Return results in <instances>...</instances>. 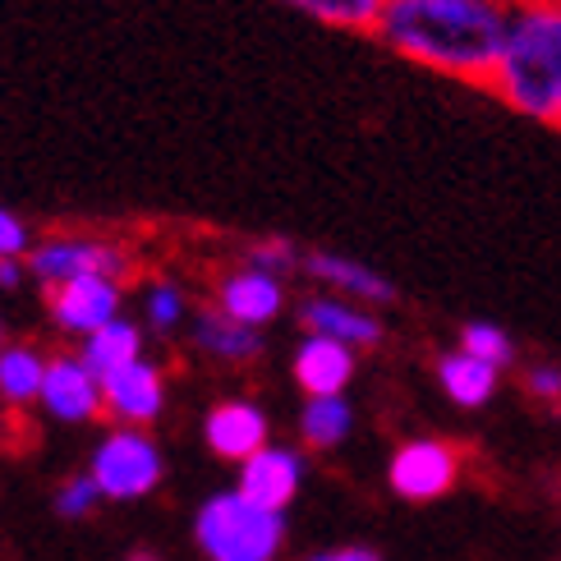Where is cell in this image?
Here are the masks:
<instances>
[{"instance_id":"cell-1","label":"cell","mask_w":561,"mask_h":561,"mask_svg":"<svg viewBox=\"0 0 561 561\" xmlns=\"http://www.w3.org/2000/svg\"><path fill=\"white\" fill-rule=\"evenodd\" d=\"M511 0H387L373 37L437 79L488 88L506 42Z\"/></svg>"},{"instance_id":"cell-2","label":"cell","mask_w":561,"mask_h":561,"mask_svg":"<svg viewBox=\"0 0 561 561\" xmlns=\"http://www.w3.org/2000/svg\"><path fill=\"white\" fill-rule=\"evenodd\" d=\"M488 92L525 121L561 129V0H511Z\"/></svg>"},{"instance_id":"cell-3","label":"cell","mask_w":561,"mask_h":561,"mask_svg":"<svg viewBox=\"0 0 561 561\" xmlns=\"http://www.w3.org/2000/svg\"><path fill=\"white\" fill-rule=\"evenodd\" d=\"M286 539V511L249 502L240 488H221L194 511V543L207 561H276Z\"/></svg>"},{"instance_id":"cell-4","label":"cell","mask_w":561,"mask_h":561,"mask_svg":"<svg viewBox=\"0 0 561 561\" xmlns=\"http://www.w3.org/2000/svg\"><path fill=\"white\" fill-rule=\"evenodd\" d=\"M88 474L98 479L106 502H144L167 479V456H161L157 437L148 428L111 424L98 447H92Z\"/></svg>"},{"instance_id":"cell-5","label":"cell","mask_w":561,"mask_h":561,"mask_svg":"<svg viewBox=\"0 0 561 561\" xmlns=\"http://www.w3.org/2000/svg\"><path fill=\"white\" fill-rule=\"evenodd\" d=\"M28 276L42 280L46 290L65 286V280H79V276L129 280L134 276V249L121 240H102V236H46L28 253Z\"/></svg>"},{"instance_id":"cell-6","label":"cell","mask_w":561,"mask_h":561,"mask_svg":"<svg viewBox=\"0 0 561 561\" xmlns=\"http://www.w3.org/2000/svg\"><path fill=\"white\" fill-rule=\"evenodd\" d=\"M460 447L447 437H410L387 460V483L401 502H437L460 483Z\"/></svg>"},{"instance_id":"cell-7","label":"cell","mask_w":561,"mask_h":561,"mask_svg":"<svg viewBox=\"0 0 561 561\" xmlns=\"http://www.w3.org/2000/svg\"><path fill=\"white\" fill-rule=\"evenodd\" d=\"M46 309H51L56 332L83 341L92 332H102L106 322L121 318V309H125V280H115V276L65 280V286L46 290Z\"/></svg>"},{"instance_id":"cell-8","label":"cell","mask_w":561,"mask_h":561,"mask_svg":"<svg viewBox=\"0 0 561 561\" xmlns=\"http://www.w3.org/2000/svg\"><path fill=\"white\" fill-rule=\"evenodd\" d=\"M167 368L157 359H134L125 368H115L111 378H102V405L111 424H125V428H152L161 410H167Z\"/></svg>"},{"instance_id":"cell-9","label":"cell","mask_w":561,"mask_h":561,"mask_svg":"<svg viewBox=\"0 0 561 561\" xmlns=\"http://www.w3.org/2000/svg\"><path fill=\"white\" fill-rule=\"evenodd\" d=\"M46 414L65 428H83L92 419H102V378L83 364V355H51L46 359V382H42V401Z\"/></svg>"},{"instance_id":"cell-10","label":"cell","mask_w":561,"mask_h":561,"mask_svg":"<svg viewBox=\"0 0 561 561\" xmlns=\"http://www.w3.org/2000/svg\"><path fill=\"white\" fill-rule=\"evenodd\" d=\"M203 442L217 460L244 465L249 456H259L272 442L267 410L259 401H249V396H226V401H217L203 414Z\"/></svg>"},{"instance_id":"cell-11","label":"cell","mask_w":561,"mask_h":561,"mask_svg":"<svg viewBox=\"0 0 561 561\" xmlns=\"http://www.w3.org/2000/svg\"><path fill=\"white\" fill-rule=\"evenodd\" d=\"M318 286H327V295H341V299H355L364 309H391L396 304V286L359 259H350V253H336V249H309L304 253V267Z\"/></svg>"},{"instance_id":"cell-12","label":"cell","mask_w":561,"mask_h":561,"mask_svg":"<svg viewBox=\"0 0 561 561\" xmlns=\"http://www.w3.org/2000/svg\"><path fill=\"white\" fill-rule=\"evenodd\" d=\"M236 488L259 506L290 511V502L299 497V488H304V456L295 447H286V442H267L259 456H249L240 465Z\"/></svg>"},{"instance_id":"cell-13","label":"cell","mask_w":561,"mask_h":561,"mask_svg":"<svg viewBox=\"0 0 561 561\" xmlns=\"http://www.w3.org/2000/svg\"><path fill=\"white\" fill-rule=\"evenodd\" d=\"M230 318H240L249 327H272L280 313H286V276H272V272H259V267H230L217 276V299Z\"/></svg>"},{"instance_id":"cell-14","label":"cell","mask_w":561,"mask_h":561,"mask_svg":"<svg viewBox=\"0 0 561 561\" xmlns=\"http://www.w3.org/2000/svg\"><path fill=\"white\" fill-rule=\"evenodd\" d=\"M299 322L309 336H327V341H341L350 350H373L382 345V318L378 309H364L355 299H341V295H313L299 304Z\"/></svg>"},{"instance_id":"cell-15","label":"cell","mask_w":561,"mask_h":561,"mask_svg":"<svg viewBox=\"0 0 561 561\" xmlns=\"http://www.w3.org/2000/svg\"><path fill=\"white\" fill-rule=\"evenodd\" d=\"M290 373L304 396H345V387L355 382V373H359V350L304 332V341L295 345Z\"/></svg>"},{"instance_id":"cell-16","label":"cell","mask_w":561,"mask_h":561,"mask_svg":"<svg viewBox=\"0 0 561 561\" xmlns=\"http://www.w3.org/2000/svg\"><path fill=\"white\" fill-rule=\"evenodd\" d=\"M194 350L221 368H244L263 355V332L230 318L221 304H203V309H194Z\"/></svg>"},{"instance_id":"cell-17","label":"cell","mask_w":561,"mask_h":561,"mask_svg":"<svg viewBox=\"0 0 561 561\" xmlns=\"http://www.w3.org/2000/svg\"><path fill=\"white\" fill-rule=\"evenodd\" d=\"M433 373H437L442 396H447L451 405H460V410H483L502 387V368L474 359L470 350H460V345L447 350V355H437Z\"/></svg>"},{"instance_id":"cell-18","label":"cell","mask_w":561,"mask_h":561,"mask_svg":"<svg viewBox=\"0 0 561 561\" xmlns=\"http://www.w3.org/2000/svg\"><path fill=\"white\" fill-rule=\"evenodd\" d=\"M46 382V355L28 341H5L0 345V405L23 410L42 401Z\"/></svg>"},{"instance_id":"cell-19","label":"cell","mask_w":561,"mask_h":561,"mask_svg":"<svg viewBox=\"0 0 561 561\" xmlns=\"http://www.w3.org/2000/svg\"><path fill=\"white\" fill-rule=\"evenodd\" d=\"M144 322H134V318H115V322H106L102 332H92V336H83L79 341V355H83V364L98 373V378H111L115 368H125V364H134V359H144Z\"/></svg>"},{"instance_id":"cell-20","label":"cell","mask_w":561,"mask_h":561,"mask_svg":"<svg viewBox=\"0 0 561 561\" xmlns=\"http://www.w3.org/2000/svg\"><path fill=\"white\" fill-rule=\"evenodd\" d=\"M355 433V405L350 396H304L299 405V437L309 451H336Z\"/></svg>"},{"instance_id":"cell-21","label":"cell","mask_w":561,"mask_h":561,"mask_svg":"<svg viewBox=\"0 0 561 561\" xmlns=\"http://www.w3.org/2000/svg\"><path fill=\"white\" fill-rule=\"evenodd\" d=\"M276 5H286L309 23H322V28H336V33H373L387 0H276Z\"/></svg>"},{"instance_id":"cell-22","label":"cell","mask_w":561,"mask_h":561,"mask_svg":"<svg viewBox=\"0 0 561 561\" xmlns=\"http://www.w3.org/2000/svg\"><path fill=\"white\" fill-rule=\"evenodd\" d=\"M184 318H190V295H184V286L171 276H157L144 290V322L152 327V332L171 336Z\"/></svg>"},{"instance_id":"cell-23","label":"cell","mask_w":561,"mask_h":561,"mask_svg":"<svg viewBox=\"0 0 561 561\" xmlns=\"http://www.w3.org/2000/svg\"><path fill=\"white\" fill-rule=\"evenodd\" d=\"M460 350H470L474 359L493 364L502 373L516 364V341H511V332H502L497 322H465L460 327Z\"/></svg>"},{"instance_id":"cell-24","label":"cell","mask_w":561,"mask_h":561,"mask_svg":"<svg viewBox=\"0 0 561 561\" xmlns=\"http://www.w3.org/2000/svg\"><path fill=\"white\" fill-rule=\"evenodd\" d=\"M102 502H106V497H102V488H98V479H92L88 470L60 479V488L51 493V506H56V516H60V520H88Z\"/></svg>"},{"instance_id":"cell-25","label":"cell","mask_w":561,"mask_h":561,"mask_svg":"<svg viewBox=\"0 0 561 561\" xmlns=\"http://www.w3.org/2000/svg\"><path fill=\"white\" fill-rule=\"evenodd\" d=\"M244 263L259 267V272H272V276H290V272L304 267V253H299L290 240L267 236V240H253V244L244 249Z\"/></svg>"},{"instance_id":"cell-26","label":"cell","mask_w":561,"mask_h":561,"mask_svg":"<svg viewBox=\"0 0 561 561\" xmlns=\"http://www.w3.org/2000/svg\"><path fill=\"white\" fill-rule=\"evenodd\" d=\"M33 226L23 221L14 207H0V263H10V259H28L33 253Z\"/></svg>"},{"instance_id":"cell-27","label":"cell","mask_w":561,"mask_h":561,"mask_svg":"<svg viewBox=\"0 0 561 561\" xmlns=\"http://www.w3.org/2000/svg\"><path fill=\"white\" fill-rule=\"evenodd\" d=\"M520 382H525V391L534 396L539 405H561V364H529L525 373H520Z\"/></svg>"},{"instance_id":"cell-28","label":"cell","mask_w":561,"mask_h":561,"mask_svg":"<svg viewBox=\"0 0 561 561\" xmlns=\"http://www.w3.org/2000/svg\"><path fill=\"white\" fill-rule=\"evenodd\" d=\"M304 561H382L373 548H359V543H345V548H327V552H313Z\"/></svg>"},{"instance_id":"cell-29","label":"cell","mask_w":561,"mask_h":561,"mask_svg":"<svg viewBox=\"0 0 561 561\" xmlns=\"http://www.w3.org/2000/svg\"><path fill=\"white\" fill-rule=\"evenodd\" d=\"M28 280V259H10L0 263V290H19Z\"/></svg>"},{"instance_id":"cell-30","label":"cell","mask_w":561,"mask_h":561,"mask_svg":"<svg viewBox=\"0 0 561 561\" xmlns=\"http://www.w3.org/2000/svg\"><path fill=\"white\" fill-rule=\"evenodd\" d=\"M129 561H157V557H148V552H138V557H129Z\"/></svg>"},{"instance_id":"cell-31","label":"cell","mask_w":561,"mask_h":561,"mask_svg":"<svg viewBox=\"0 0 561 561\" xmlns=\"http://www.w3.org/2000/svg\"><path fill=\"white\" fill-rule=\"evenodd\" d=\"M0 345H5V318H0Z\"/></svg>"}]
</instances>
